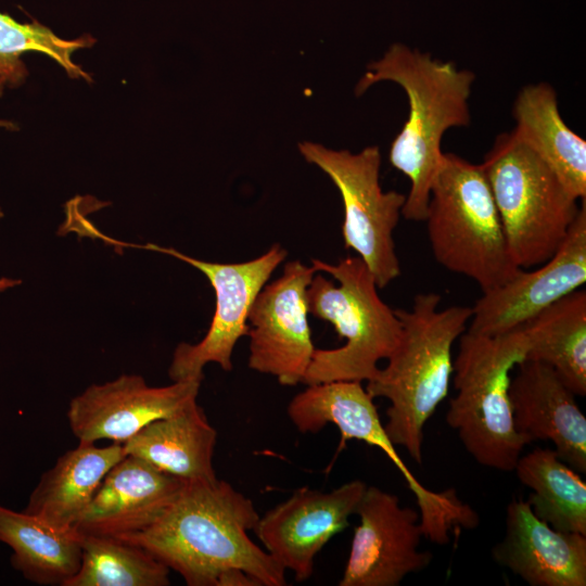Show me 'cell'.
Here are the masks:
<instances>
[{"instance_id":"26","label":"cell","mask_w":586,"mask_h":586,"mask_svg":"<svg viewBox=\"0 0 586 586\" xmlns=\"http://www.w3.org/2000/svg\"><path fill=\"white\" fill-rule=\"evenodd\" d=\"M94 42L90 35L63 39L38 21L20 23L0 12V80L9 87L22 85L28 76L22 55L36 51L54 60L71 78L91 82L92 77L73 61L72 55L77 50L92 47Z\"/></svg>"},{"instance_id":"1","label":"cell","mask_w":586,"mask_h":586,"mask_svg":"<svg viewBox=\"0 0 586 586\" xmlns=\"http://www.w3.org/2000/svg\"><path fill=\"white\" fill-rule=\"evenodd\" d=\"M258 519L250 498L216 479L187 483L152 525L119 538L148 550L189 586H217L231 569L260 586H283L285 570L247 535Z\"/></svg>"},{"instance_id":"13","label":"cell","mask_w":586,"mask_h":586,"mask_svg":"<svg viewBox=\"0 0 586 586\" xmlns=\"http://www.w3.org/2000/svg\"><path fill=\"white\" fill-rule=\"evenodd\" d=\"M555 255L504 284L483 292L466 331L498 335L513 331L586 282V200Z\"/></svg>"},{"instance_id":"8","label":"cell","mask_w":586,"mask_h":586,"mask_svg":"<svg viewBox=\"0 0 586 586\" xmlns=\"http://www.w3.org/2000/svg\"><path fill=\"white\" fill-rule=\"evenodd\" d=\"M288 416L301 433H317L327 424L341 433L337 451L348 440L380 448L403 474L413 493L424 536L431 542L446 540L469 513L455 489L433 492L423 486L404 463L380 421L373 398L360 381H331L307 385L288 405Z\"/></svg>"},{"instance_id":"28","label":"cell","mask_w":586,"mask_h":586,"mask_svg":"<svg viewBox=\"0 0 586 586\" xmlns=\"http://www.w3.org/2000/svg\"><path fill=\"white\" fill-rule=\"evenodd\" d=\"M3 87H4V84L0 80V97H1V94L3 92ZM0 127L9 129V130L17 129V126L14 123H12L10 120H3V119H0Z\"/></svg>"},{"instance_id":"5","label":"cell","mask_w":586,"mask_h":586,"mask_svg":"<svg viewBox=\"0 0 586 586\" xmlns=\"http://www.w3.org/2000/svg\"><path fill=\"white\" fill-rule=\"evenodd\" d=\"M424 221L435 260L466 276L482 292L513 278L519 268L481 164L443 153Z\"/></svg>"},{"instance_id":"27","label":"cell","mask_w":586,"mask_h":586,"mask_svg":"<svg viewBox=\"0 0 586 586\" xmlns=\"http://www.w3.org/2000/svg\"><path fill=\"white\" fill-rule=\"evenodd\" d=\"M21 280L2 277L0 278V294L4 291L21 284Z\"/></svg>"},{"instance_id":"20","label":"cell","mask_w":586,"mask_h":586,"mask_svg":"<svg viewBox=\"0 0 586 586\" xmlns=\"http://www.w3.org/2000/svg\"><path fill=\"white\" fill-rule=\"evenodd\" d=\"M217 432L196 400L157 419L124 443L126 455L138 457L186 483L217 479L213 456Z\"/></svg>"},{"instance_id":"19","label":"cell","mask_w":586,"mask_h":586,"mask_svg":"<svg viewBox=\"0 0 586 586\" xmlns=\"http://www.w3.org/2000/svg\"><path fill=\"white\" fill-rule=\"evenodd\" d=\"M517 139L536 153L576 200H586V141L564 123L547 82L523 87L513 103Z\"/></svg>"},{"instance_id":"2","label":"cell","mask_w":586,"mask_h":586,"mask_svg":"<svg viewBox=\"0 0 586 586\" xmlns=\"http://www.w3.org/2000/svg\"><path fill=\"white\" fill-rule=\"evenodd\" d=\"M382 80L399 85L409 104L408 118L388 153L391 165L410 180L402 215L424 221L443 158V137L450 128L470 125L469 98L475 74L397 42L367 66L355 92L361 94Z\"/></svg>"},{"instance_id":"25","label":"cell","mask_w":586,"mask_h":586,"mask_svg":"<svg viewBox=\"0 0 586 586\" xmlns=\"http://www.w3.org/2000/svg\"><path fill=\"white\" fill-rule=\"evenodd\" d=\"M81 561L64 586H167L169 568L144 548L115 536L81 534Z\"/></svg>"},{"instance_id":"3","label":"cell","mask_w":586,"mask_h":586,"mask_svg":"<svg viewBox=\"0 0 586 586\" xmlns=\"http://www.w3.org/2000/svg\"><path fill=\"white\" fill-rule=\"evenodd\" d=\"M441 300L434 292L419 293L409 310L394 309L402 324L398 343L387 365L366 385L373 399L390 402L385 431L418 463L422 462L424 425L448 394L453 345L472 315L466 306L438 309Z\"/></svg>"},{"instance_id":"23","label":"cell","mask_w":586,"mask_h":586,"mask_svg":"<svg viewBox=\"0 0 586 586\" xmlns=\"http://www.w3.org/2000/svg\"><path fill=\"white\" fill-rule=\"evenodd\" d=\"M525 359L551 367L578 396L586 395V291L581 288L546 307L522 326Z\"/></svg>"},{"instance_id":"12","label":"cell","mask_w":586,"mask_h":586,"mask_svg":"<svg viewBox=\"0 0 586 586\" xmlns=\"http://www.w3.org/2000/svg\"><path fill=\"white\" fill-rule=\"evenodd\" d=\"M355 513L360 522L339 586H396L429 566L433 555L419 550L424 536L419 510L403 507L395 494L367 486Z\"/></svg>"},{"instance_id":"22","label":"cell","mask_w":586,"mask_h":586,"mask_svg":"<svg viewBox=\"0 0 586 586\" xmlns=\"http://www.w3.org/2000/svg\"><path fill=\"white\" fill-rule=\"evenodd\" d=\"M0 542L13 551L12 566L39 585H61L81 561V534L51 526L31 513L0 506Z\"/></svg>"},{"instance_id":"9","label":"cell","mask_w":586,"mask_h":586,"mask_svg":"<svg viewBox=\"0 0 586 586\" xmlns=\"http://www.w3.org/2000/svg\"><path fill=\"white\" fill-rule=\"evenodd\" d=\"M298 149L304 158L322 169L339 189L344 220V246L354 250L384 288L400 276L393 231L397 226L406 195L384 192L380 186L381 154L377 145L353 154L334 151L321 144L303 142Z\"/></svg>"},{"instance_id":"14","label":"cell","mask_w":586,"mask_h":586,"mask_svg":"<svg viewBox=\"0 0 586 586\" xmlns=\"http://www.w3.org/2000/svg\"><path fill=\"white\" fill-rule=\"evenodd\" d=\"M366 487L361 480L331 492L301 487L259 517L253 531L264 549L292 571L296 582H304L313 574L318 552L349 525Z\"/></svg>"},{"instance_id":"21","label":"cell","mask_w":586,"mask_h":586,"mask_svg":"<svg viewBox=\"0 0 586 586\" xmlns=\"http://www.w3.org/2000/svg\"><path fill=\"white\" fill-rule=\"evenodd\" d=\"M125 456L120 443L79 442L41 475L25 511L53 527L74 528L104 476Z\"/></svg>"},{"instance_id":"24","label":"cell","mask_w":586,"mask_h":586,"mask_svg":"<svg viewBox=\"0 0 586 586\" xmlns=\"http://www.w3.org/2000/svg\"><path fill=\"white\" fill-rule=\"evenodd\" d=\"M519 481L532 489L527 504L552 528L586 536V483L552 449L537 447L519 458Z\"/></svg>"},{"instance_id":"18","label":"cell","mask_w":586,"mask_h":586,"mask_svg":"<svg viewBox=\"0 0 586 586\" xmlns=\"http://www.w3.org/2000/svg\"><path fill=\"white\" fill-rule=\"evenodd\" d=\"M492 556L532 586L586 585V536L552 528L522 499L508 505L505 536Z\"/></svg>"},{"instance_id":"17","label":"cell","mask_w":586,"mask_h":586,"mask_svg":"<svg viewBox=\"0 0 586 586\" xmlns=\"http://www.w3.org/2000/svg\"><path fill=\"white\" fill-rule=\"evenodd\" d=\"M186 484L126 455L104 476L74 528L115 537L140 532L162 517Z\"/></svg>"},{"instance_id":"15","label":"cell","mask_w":586,"mask_h":586,"mask_svg":"<svg viewBox=\"0 0 586 586\" xmlns=\"http://www.w3.org/2000/svg\"><path fill=\"white\" fill-rule=\"evenodd\" d=\"M200 380L150 386L139 374L88 386L68 406L67 419L79 442L126 443L149 423L168 417L196 400Z\"/></svg>"},{"instance_id":"10","label":"cell","mask_w":586,"mask_h":586,"mask_svg":"<svg viewBox=\"0 0 586 586\" xmlns=\"http://www.w3.org/2000/svg\"><path fill=\"white\" fill-rule=\"evenodd\" d=\"M118 244L163 253L182 260L203 272L214 289L216 307L209 328L199 343H180L175 348L168 369L171 381H202L203 368L209 362L231 371L233 348L239 339L249 333L247 317L252 304L276 268L285 259L286 250L276 243L252 260L220 264L200 260L173 247L153 243L136 245L118 241Z\"/></svg>"},{"instance_id":"4","label":"cell","mask_w":586,"mask_h":586,"mask_svg":"<svg viewBox=\"0 0 586 586\" xmlns=\"http://www.w3.org/2000/svg\"><path fill=\"white\" fill-rule=\"evenodd\" d=\"M454 361V387L447 424L483 467L514 471L530 442L514 426L509 397L510 372L527 353L522 327L498 335L464 331Z\"/></svg>"},{"instance_id":"6","label":"cell","mask_w":586,"mask_h":586,"mask_svg":"<svg viewBox=\"0 0 586 586\" xmlns=\"http://www.w3.org/2000/svg\"><path fill=\"white\" fill-rule=\"evenodd\" d=\"M311 265L332 275L339 285L314 276L307 288L308 311L332 323L346 342L337 348H316L302 383L372 379L378 362L387 359L398 343L399 319L378 295L374 277L360 257L347 256L335 265L313 258Z\"/></svg>"},{"instance_id":"29","label":"cell","mask_w":586,"mask_h":586,"mask_svg":"<svg viewBox=\"0 0 586 586\" xmlns=\"http://www.w3.org/2000/svg\"><path fill=\"white\" fill-rule=\"evenodd\" d=\"M3 217V212L0 208V218Z\"/></svg>"},{"instance_id":"16","label":"cell","mask_w":586,"mask_h":586,"mask_svg":"<svg viewBox=\"0 0 586 586\" xmlns=\"http://www.w3.org/2000/svg\"><path fill=\"white\" fill-rule=\"evenodd\" d=\"M511 377L509 397L515 430L530 444L549 440L559 458L586 472V418L575 394L548 365L525 359Z\"/></svg>"},{"instance_id":"7","label":"cell","mask_w":586,"mask_h":586,"mask_svg":"<svg viewBox=\"0 0 586 586\" xmlns=\"http://www.w3.org/2000/svg\"><path fill=\"white\" fill-rule=\"evenodd\" d=\"M481 165L514 264L528 269L550 259L577 216L578 200L511 131L496 137Z\"/></svg>"},{"instance_id":"11","label":"cell","mask_w":586,"mask_h":586,"mask_svg":"<svg viewBox=\"0 0 586 586\" xmlns=\"http://www.w3.org/2000/svg\"><path fill=\"white\" fill-rule=\"evenodd\" d=\"M317 269L300 260L264 285L249 313V368L270 374L282 385H296L310 365L315 346L308 323L307 288Z\"/></svg>"}]
</instances>
